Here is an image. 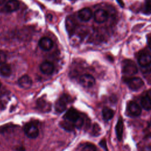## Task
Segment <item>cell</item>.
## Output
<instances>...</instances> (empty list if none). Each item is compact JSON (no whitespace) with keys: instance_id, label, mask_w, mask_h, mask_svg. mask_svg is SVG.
I'll return each mask as SVG.
<instances>
[{"instance_id":"6da1fadb","label":"cell","mask_w":151,"mask_h":151,"mask_svg":"<svg viewBox=\"0 0 151 151\" xmlns=\"http://www.w3.org/2000/svg\"><path fill=\"white\" fill-rule=\"evenodd\" d=\"M63 118L64 120L73 123L75 127L77 128L81 127L84 123L83 119L81 117L78 111L74 108H70L64 114Z\"/></svg>"},{"instance_id":"7a4b0ae2","label":"cell","mask_w":151,"mask_h":151,"mask_svg":"<svg viewBox=\"0 0 151 151\" xmlns=\"http://www.w3.org/2000/svg\"><path fill=\"white\" fill-rule=\"evenodd\" d=\"M122 72L126 75L132 76L137 72V68L133 61L126 60L122 63Z\"/></svg>"},{"instance_id":"3957f363","label":"cell","mask_w":151,"mask_h":151,"mask_svg":"<svg viewBox=\"0 0 151 151\" xmlns=\"http://www.w3.org/2000/svg\"><path fill=\"white\" fill-rule=\"evenodd\" d=\"M24 131L26 136L31 139H35L39 135L38 127L32 123L26 124L24 127Z\"/></svg>"},{"instance_id":"277c9868","label":"cell","mask_w":151,"mask_h":151,"mask_svg":"<svg viewBox=\"0 0 151 151\" xmlns=\"http://www.w3.org/2000/svg\"><path fill=\"white\" fill-rule=\"evenodd\" d=\"M69 97L67 96L63 95L60 97L55 102V109L57 112L61 113L63 112L67 107V103L69 102Z\"/></svg>"},{"instance_id":"5b68a950","label":"cell","mask_w":151,"mask_h":151,"mask_svg":"<svg viewBox=\"0 0 151 151\" xmlns=\"http://www.w3.org/2000/svg\"><path fill=\"white\" fill-rule=\"evenodd\" d=\"M126 82L128 87L132 90H137L144 84L143 81L139 77H133L127 78Z\"/></svg>"},{"instance_id":"8992f818","label":"cell","mask_w":151,"mask_h":151,"mask_svg":"<svg viewBox=\"0 0 151 151\" xmlns=\"http://www.w3.org/2000/svg\"><path fill=\"white\" fill-rule=\"evenodd\" d=\"M80 83L84 87H91L95 83L94 78L90 74H83L80 77Z\"/></svg>"},{"instance_id":"52a82bcc","label":"cell","mask_w":151,"mask_h":151,"mask_svg":"<svg viewBox=\"0 0 151 151\" xmlns=\"http://www.w3.org/2000/svg\"><path fill=\"white\" fill-rule=\"evenodd\" d=\"M138 63L142 67L151 65V54L149 52H142L138 57Z\"/></svg>"},{"instance_id":"ba28073f","label":"cell","mask_w":151,"mask_h":151,"mask_svg":"<svg viewBox=\"0 0 151 151\" xmlns=\"http://www.w3.org/2000/svg\"><path fill=\"white\" fill-rule=\"evenodd\" d=\"M108 18L107 12L102 9H97L94 14V19L97 23H103Z\"/></svg>"},{"instance_id":"9c48e42d","label":"cell","mask_w":151,"mask_h":151,"mask_svg":"<svg viewBox=\"0 0 151 151\" xmlns=\"http://www.w3.org/2000/svg\"><path fill=\"white\" fill-rule=\"evenodd\" d=\"M128 112L133 116H138L141 114L140 107L134 101H130L127 104Z\"/></svg>"},{"instance_id":"30bf717a","label":"cell","mask_w":151,"mask_h":151,"mask_svg":"<svg viewBox=\"0 0 151 151\" xmlns=\"http://www.w3.org/2000/svg\"><path fill=\"white\" fill-rule=\"evenodd\" d=\"M92 11L88 8H84L78 12V17L81 21H88L92 17Z\"/></svg>"},{"instance_id":"8fae6325","label":"cell","mask_w":151,"mask_h":151,"mask_svg":"<svg viewBox=\"0 0 151 151\" xmlns=\"http://www.w3.org/2000/svg\"><path fill=\"white\" fill-rule=\"evenodd\" d=\"M38 45L41 50L44 51H49L52 47L53 42L50 38L44 37L39 40Z\"/></svg>"},{"instance_id":"7c38bea8","label":"cell","mask_w":151,"mask_h":151,"mask_svg":"<svg viewBox=\"0 0 151 151\" xmlns=\"http://www.w3.org/2000/svg\"><path fill=\"white\" fill-rule=\"evenodd\" d=\"M40 69L42 73L49 75L53 73L54 70V67L51 62L44 61L40 64Z\"/></svg>"},{"instance_id":"4fadbf2b","label":"cell","mask_w":151,"mask_h":151,"mask_svg":"<svg viewBox=\"0 0 151 151\" xmlns=\"http://www.w3.org/2000/svg\"><path fill=\"white\" fill-rule=\"evenodd\" d=\"M32 80L30 78V77H29L27 75H24L22 76V77H21L18 81V83L19 84V86L25 89H28L29 88H30L32 86Z\"/></svg>"},{"instance_id":"5bb4252c","label":"cell","mask_w":151,"mask_h":151,"mask_svg":"<svg viewBox=\"0 0 151 151\" xmlns=\"http://www.w3.org/2000/svg\"><path fill=\"white\" fill-rule=\"evenodd\" d=\"M19 3L17 0H9L5 5V10L8 12H11L18 9Z\"/></svg>"},{"instance_id":"9a60e30c","label":"cell","mask_w":151,"mask_h":151,"mask_svg":"<svg viewBox=\"0 0 151 151\" xmlns=\"http://www.w3.org/2000/svg\"><path fill=\"white\" fill-rule=\"evenodd\" d=\"M123 132V122L121 117L119 119L117 123L116 126V133L117 139L121 140L122 139Z\"/></svg>"},{"instance_id":"2e32d148","label":"cell","mask_w":151,"mask_h":151,"mask_svg":"<svg viewBox=\"0 0 151 151\" xmlns=\"http://www.w3.org/2000/svg\"><path fill=\"white\" fill-rule=\"evenodd\" d=\"M38 109L42 112H48L51 110V104L44 100H39L37 103Z\"/></svg>"},{"instance_id":"e0dca14e","label":"cell","mask_w":151,"mask_h":151,"mask_svg":"<svg viewBox=\"0 0 151 151\" xmlns=\"http://www.w3.org/2000/svg\"><path fill=\"white\" fill-rule=\"evenodd\" d=\"M0 74L4 77H8L11 74V67L6 63H4L1 65L0 67Z\"/></svg>"},{"instance_id":"ac0fdd59","label":"cell","mask_w":151,"mask_h":151,"mask_svg":"<svg viewBox=\"0 0 151 151\" xmlns=\"http://www.w3.org/2000/svg\"><path fill=\"white\" fill-rule=\"evenodd\" d=\"M65 27L68 32L70 33L73 31L76 28V23L73 18L71 17H68L65 21Z\"/></svg>"},{"instance_id":"d6986e66","label":"cell","mask_w":151,"mask_h":151,"mask_svg":"<svg viewBox=\"0 0 151 151\" xmlns=\"http://www.w3.org/2000/svg\"><path fill=\"white\" fill-rule=\"evenodd\" d=\"M103 117L105 120H109L112 119L114 116V111L108 107H104L102 110Z\"/></svg>"},{"instance_id":"ffe728a7","label":"cell","mask_w":151,"mask_h":151,"mask_svg":"<svg viewBox=\"0 0 151 151\" xmlns=\"http://www.w3.org/2000/svg\"><path fill=\"white\" fill-rule=\"evenodd\" d=\"M140 104L143 109L146 110H151V100L149 98L146 96L143 97L140 100Z\"/></svg>"},{"instance_id":"44dd1931","label":"cell","mask_w":151,"mask_h":151,"mask_svg":"<svg viewBox=\"0 0 151 151\" xmlns=\"http://www.w3.org/2000/svg\"><path fill=\"white\" fill-rule=\"evenodd\" d=\"M60 126L64 130L69 132L73 131L75 128V126L73 123L65 120H64V121L61 122L60 123Z\"/></svg>"},{"instance_id":"7402d4cb","label":"cell","mask_w":151,"mask_h":151,"mask_svg":"<svg viewBox=\"0 0 151 151\" xmlns=\"http://www.w3.org/2000/svg\"><path fill=\"white\" fill-rule=\"evenodd\" d=\"M143 11L147 14H151V0H146L145 3Z\"/></svg>"},{"instance_id":"603a6c76","label":"cell","mask_w":151,"mask_h":151,"mask_svg":"<svg viewBox=\"0 0 151 151\" xmlns=\"http://www.w3.org/2000/svg\"><path fill=\"white\" fill-rule=\"evenodd\" d=\"M81 151H96V147L93 144L87 143L84 146Z\"/></svg>"},{"instance_id":"cb8c5ba5","label":"cell","mask_w":151,"mask_h":151,"mask_svg":"<svg viewBox=\"0 0 151 151\" xmlns=\"http://www.w3.org/2000/svg\"><path fill=\"white\" fill-rule=\"evenodd\" d=\"M5 61H6L5 54L3 52L0 51V65L5 63Z\"/></svg>"},{"instance_id":"d4e9b609","label":"cell","mask_w":151,"mask_h":151,"mask_svg":"<svg viewBox=\"0 0 151 151\" xmlns=\"http://www.w3.org/2000/svg\"><path fill=\"white\" fill-rule=\"evenodd\" d=\"M99 145H100V146H101L103 149H104L105 150V151H108V149H107V147L106 142L105 139H102V140L100 141Z\"/></svg>"},{"instance_id":"484cf974","label":"cell","mask_w":151,"mask_h":151,"mask_svg":"<svg viewBox=\"0 0 151 151\" xmlns=\"http://www.w3.org/2000/svg\"><path fill=\"white\" fill-rule=\"evenodd\" d=\"M141 70H142V71L143 73H149L151 71V65L145 67H142V68H141Z\"/></svg>"},{"instance_id":"4316f807","label":"cell","mask_w":151,"mask_h":151,"mask_svg":"<svg viewBox=\"0 0 151 151\" xmlns=\"http://www.w3.org/2000/svg\"><path fill=\"white\" fill-rule=\"evenodd\" d=\"M141 151H151V146H144L142 147Z\"/></svg>"},{"instance_id":"83f0119b","label":"cell","mask_w":151,"mask_h":151,"mask_svg":"<svg viewBox=\"0 0 151 151\" xmlns=\"http://www.w3.org/2000/svg\"><path fill=\"white\" fill-rule=\"evenodd\" d=\"M146 96H147V97L149 98V99L151 100V89L147 91Z\"/></svg>"},{"instance_id":"f1b7e54d","label":"cell","mask_w":151,"mask_h":151,"mask_svg":"<svg viewBox=\"0 0 151 151\" xmlns=\"http://www.w3.org/2000/svg\"><path fill=\"white\" fill-rule=\"evenodd\" d=\"M118 3L119 4V5L121 6H124V4H123V2L122 1V0H117Z\"/></svg>"},{"instance_id":"f546056e","label":"cell","mask_w":151,"mask_h":151,"mask_svg":"<svg viewBox=\"0 0 151 151\" xmlns=\"http://www.w3.org/2000/svg\"><path fill=\"white\" fill-rule=\"evenodd\" d=\"M147 43H148V45H149V48L151 49V38H149V39L148 40V42H147Z\"/></svg>"},{"instance_id":"4dcf8cb0","label":"cell","mask_w":151,"mask_h":151,"mask_svg":"<svg viewBox=\"0 0 151 151\" xmlns=\"http://www.w3.org/2000/svg\"><path fill=\"white\" fill-rule=\"evenodd\" d=\"M5 0H0V5H2L4 4V2H5Z\"/></svg>"},{"instance_id":"1f68e13d","label":"cell","mask_w":151,"mask_h":151,"mask_svg":"<svg viewBox=\"0 0 151 151\" xmlns=\"http://www.w3.org/2000/svg\"><path fill=\"white\" fill-rule=\"evenodd\" d=\"M0 87H1V83H0Z\"/></svg>"},{"instance_id":"d6a6232c","label":"cell","mask_w":151,"mask_h":151,"mask_svg":"<svg viewBox=\"0 0 151 151\" xmlns=\"http://www.w3.org/2000/svg\"><path fill=\"white\" fill-rule=\"evenodd\" d=\"M150 126H151V122H150Z\"/></svg>"}]
</instances>
